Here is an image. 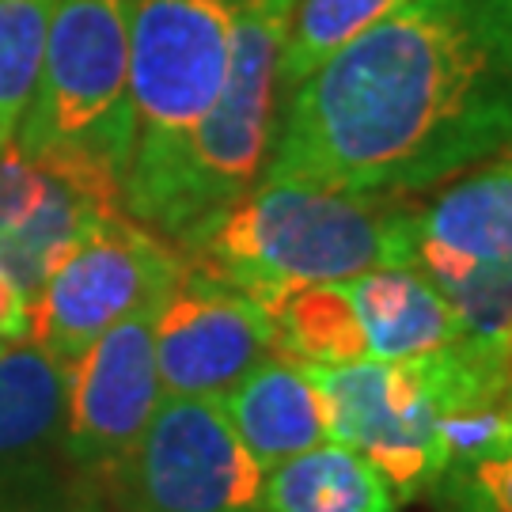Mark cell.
Here are the masks:
<instances>
[{"label":"cell","instance_id":"obj_1","mask_svg":"<svg viewBox=\"0 0 512 512\" xmlns=\"http://www.w3.org/2000/svg\"><path fill=\"white\" fill-rule=\"evenodd\" d=\"M512 145V0H406L308 73L262 179L410 198Z\"/></svg>","mask_w":512,"mask_h":512},{"label":"cell","instance_id":"obj_2","mask_svg":"<svg viewBox=\"0 0 512 512\" xmlns=\"http://www.w3.org/2000/svg\"><path fill=\"white\" fill-rule=\"evenodd\" d=\"M418 209L387 194L258 179L179 243L186 274L217 281L270 311L300 285L414 266Z\"/></svg>","mask_w":512,"mask_h":512},{"label":"cell","instance_id":"obj_3","mask_svg":"<svg viewBox=\"0 0 512 512\" xmlns=\"http://www.w3.org/2000/svg\"><path fill=\"white\" fill-rule=\"evenodd\" d=\"M296 0H247L239 8L224 88L148 183L122 209L175 247L262 179L277 133V61Z\"/></svg>","mask_w":512,"mask_h":512},{"label":"cell","instance_id":"obj_4","mask_svg":"<svg viewBox=\"0 0 512 512\" xmlns=\"http://www.w3.org/2000/svg\"><path fill=\"white\" fill-rule=\"evenodd\" d=\"M16 137L27 156L54 148L92 152L126 183L133 152L129 0H57L35 95Z\"/></svg>","mask_w":512,"mask_h":512},{"label":"cell","instance_id":"obj_5","mask_svg":"<svg viewBox=\"0 0 512 512\" xmlns=\"http://www.w3.org/2000/svg\"><path fill=\"white\" fill-rule=\"evenodd\" d=\"M247 0H129V152L126 190L175 156L224 88L239 8Z\"/></svg>","mask_w":512,"mask_h":512},{"label":"cell","instance_id":"obj_6","mask_svg":"<svg viewBox=\"0 0 512 512\" xmlns=\"http://www.w3.org/2000/svg\"><path fill=\"white\" fill-rule=\"evenodd\" d=\"M183 277L186 258L171 239L156 236L129 213L103 217L61 255L27 304V334L69 365L126 315L160 308Z\"/></svg>","mask_w":512,"mask_h":512},{"label":"cell","instance_id":"obj_7","mask_svg":"<svg viewBox=\"0 0 512 512\" xmlns=\"http://www.w3.org/2000/svg\"><path fill=\"white\" fill-rule=\"evenodd\" d=\"M126 512H262L266 471L217 399H171L110 475Z\"/></svg>","mask_w":512,"mask_h":512},{"label":"cell","instance_id":"obj_8","mask_svg":"<svg viewBox=\"0 0 512 512\" xmlns=\"http://www.w3.org/2000/svg\"><path fill=\"white\" fill-rule=\"evenodd\" d=\"M327 406L330 440L353 452L391 482L399 501L429 494L437 482V414L429 410L406 361L304 365Z\"/></svg>","mask_w":512,"mask_h":512},{"label":"cell","instance_id":"obj_9","mask_svg":"<svg viewBox=\"0 0 512 512\" xmlns=\"http://www.w3.org/2000/svg\"><path fill=\"white\" fill-rule=\"evenodd\" d=\"M160 308H141L107 327L69 361L65 452L95 475H114L164 403L152 323Z\"/></svg>","mask_w":512,"mask_h":512},{"label":"cell","instance_id":"obj_10","mask_svg":"<svg viewBox=\"0 0 512 512\" xmlns=\"http://www.w3.org/2000/svg\"><path fill=\"white\" fill-rule=\"evenodd\" d=\"M152 342L160 387L171 399H224L251 368L277 353L270 311L194 274L160 304Z\"/></svg>","mask_w":512,"mask_h":512},{"label":"cell","instance_id":"obj_11","mask_svg":"<svg viewBox=\"0 0 512 512\" xmlns=\"http://www.w3.org/2000/svg\"><path fill=\"white\" fill-rule=\"evenodd\" d=\"M217 403L262 471H274L277 463L330 440L319 387L308 368L285 353H270Z\"/></svg>","mask_w":512,"mask_h":512},{"label":"cell","instance_id":"obj_12","mask_svg":"<svg viewBox=\"0 0 512 512\" xmlns=\"http://www.w3.org/2000/svg\"><path fill=\"white\" fill-rule=\"evenodd\" d=\"M372 361H406L456 342L459 319L418 266H384L342 281Z\"/></svg>","mask_w":512,"mask_h":512},{"label":"cell","instance_id":"obj_13","mask_svg":"<svg viewBox=\"0 0 512 512\" xmlns=\"http://www.w3.org/2000/svg\"><path fill=\"white\" fill-rule=\"evenodd\" d=\"M418 239L478 262H512V145L418 209Z\"/></svg>","mask_w":512,"mask_h":512},{"label":"cell","instance_id":"obj_14","mask_svg":"<svg viewBox=\"0 0 512 512\" xmlns=\"http://www.w3.org/2000/svg\"><path fill=\"white\" fill-rule=\"evenodd\" d=\"M399 505L391 482L338 440L277 463L262 482V512H399Z\"/></svg>","mask_w":512,"mask_h":512},{"label":"cell","instance_id":"obj_15","mask_svg":"<svg viewBox=\"0 0 512 512\" xmlns=\"http://www.w3.org/2000/svg\"><path fill=\"white\" fill-rule=\"evenodd\" d=\"M69 365L23 338L0 349V471L35 459L65 433Z\"/></svg>","mask_w":512,"mask_h":512},{"label":"cell","instance_id":"obj_16","mask_svg":"<svg viewBox=\"0 0 512 512\" xmlns=\"http://www.w3.org/2000/svg\"><path fill=\"white\" fill-rule=\"evenodd\" d=\"M277 353L300 365H349L365 361V330L349 304L342 281L300 285L270 308Z\"/></svg>","mask_w":512,"mask_h":512},{"label":"cell","instance_id":"obj_17","mask_svg":"<svg viewBox=\"0 0 512 512\" xmlns=\"http://www.w3.org/2000/svg\"><path fill=\"white\" fill-rule=\"evenodd\" d=\"M414 266L456 311L463 334L512 346V262H478L418 239Z\"/></svg>","mask_w":512,"mask_h":512},{"label":"cell","instance_id":"obj_18","mask_svg":"<svg viewBox=\"0 0 512 512\" xmlns=\"http://www.w3.org/2000/svg\"><path fill=\"white\" fill-rule=\"evenodd\" d=\"M406 0H296L293 23L277 61L281 92H293L308 73H315L330 54L368 31L372 23L403 8Z\"/></svg>","mask_w":512,"mask_h":512},{"label":"cell","instance_id":"obj_19","mask_svg":"<svg viewBox=\"0 0 512 512\" xmlns=\"http://www.w3.org/2000/svg\"><path fill=\"white\" fill-rule=\"evenodd\" d=\"M57 0H0V148L16 145Z\"/></svg>","mask_w":512,"mask_h":512},{"label":"cell","instance_id":"obj_20","mask_svg":"<svg viewBox=\"0 0 512 512\" xmlns=\"http://www.w3.org/2000/svg\"><path fill=\"white\" fill-rule=\"evenodd\" d=\"M429 494L440 512H512V433L490 456L444 471Z\"/></svg>","mask_w":512,"mask_h":512},{"label":"cell","instance_id":"obj_21","mask_svg":"<svg viewBox=\"0 0 512 512\" xmlns=\"http://www.w3.org/2000/svg\"><path fill=\"white\" fill-rule=\"evenodd\" d=\"M50 175L16 145L0 148V232H19L46 202Z\"/></svg>","mask_w":512,"mask_h":512},{"label":"cell","instance_id":"obj_22","mask_svg":"<svg viewBox=\"0 0 512 512\" xmlns=\"http://www.w3.org/2000/svg\"><path fill=\"white\" fill-rule=\"evenodd\" d=\"M27 338V300L8 274H0V349L16 346Z\"/></svg>","mask_w":512,"mask_h":512},{"label":"cell","instance_id":"obj_23","mask_svg":"<svg viewBox=\"0 0 512 512\" xmlns=\"http://www.w3.org/2000/svg\"><path fill=\"white\" fill-rule=\"evenodd\" d=\"M23 512H73V509H23Z\"/></svg>","mask_w":512,"mask_h":512}]
</instances>
